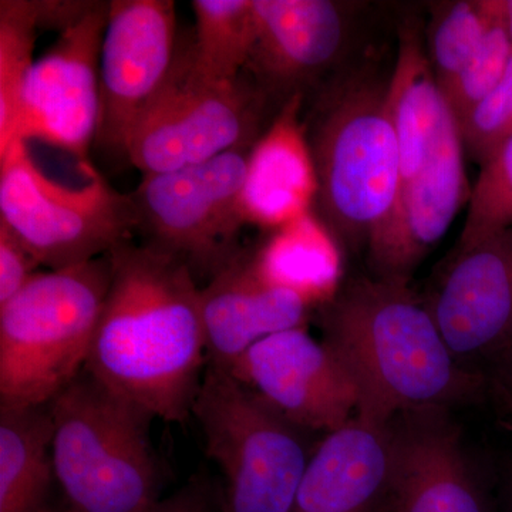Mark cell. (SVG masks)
<instances>
[{"instance_id": "cell-16", "label": "cell", "mask_w": 512, "mask_h": 512, "mask_svg": "<svg viewBox=\"0 0 512 512\" xmlns=\"http://www.w3.org/2000/svg\"><path fill=\"white\" fill-rule=\"evenodd\" d=\"M447 412L416 410L393 420L394 512H493Z\"/></svg>"}, {"instance_id": "cell-26", "label": "cell", "mask_w": 512, "mask_h": 512, "mask_svg": "<svg viewBox=\"0 0 512 512\" xmlns=\"http://www.w3.org/2000/svg\"><path fill=\"white\" fill-rule=\"evenodd\" d=\"M512 225V137L480 165L471 188L457 248H466Z\"/></svg>"}, {"instance_id": "cell-28", "label": "cell", "mask_w": 512, "mask_h": 512, "mask_svg": "<svg viewBox=\"0 0 512 512\" xmlns=\"http://www.w3.org/2000/svg\"><path fill=\"white\" fill-rule=\"evenodd\" d=\"M457 127L464 151L478 165L512 137V60L500 83Z\"/></svg>"}, {"instance_id": "cell-4", "label": "cell", "mask_w": 512, "mask_h": 512, "mask_svg": "<svg viewBox=\"0 0 512 512\" xmlns=\"http://www.w3.org/2000/svg\"><path fill=\"white\" fill-rule=\"evenodd\" d=\"M62 512H150L161 471L150 440L154 419L86 369L49 403Z\"/></svg>"}, {"instance_id": "cell-33", "label": "cell", "mask_w": 512, "mask_h": 512, "mask_svg": "<svg viewBox=\"0 0 512 512\" xmlns=\"http://www.w3.org/2000/svg\"><path fill=\"white\" fill-rule=\"evenodd\" d=\"M503 12L505 26H507L508 35H510L512 42V0H503Z\"/></svg>"}, {"instance_id": "cell-14", "label": "cell", "mask_w": 512, "mask_h": 512, "mask_svg": "<svg viewBox=\"0 0 512 512\" xmlns=\"http://www.w3.org/2000/svg\"><path fill=\"white\" fill-rule=\"evenodd\" d=\"M348 12L332 0H254L255 42L245 72L271 103L305 97L338 64Z\"/></svg>"}, {"instance_id": "cell-19", "label": "cell", "mask_w": 512, "mask_h": 512, "mask_svg": "<svg viewBox=\"0 0 512 512\" xmlns=\"http://www.w3.org/2000/svg\"><path fill=\"white\" fill-rule=\"evenodd\" d=\"M302 106V96L282 104L249 151L242 188L247 224L274 231L315 211L318 174Z\"/></svg>"}, {"instance_id": "cell-23", "label": "cell", "mask_w": 512, "mask_h": 512, "mask_svg": "<svg viewBox=\"0 0 512 512\" xmlns=\"http://www.w3.org/2000/svg\"><path fill=\"white\" fill-rule=\"evenodd\" d=\"M195 37L188 47L195 72L212 82H235L255 42L254 0H194Z\"/></svg>"}, {"instance_id": "cell-29", "label": "cell", "mask_w": 512, "mask_h": 512, "mask_svg": "<svg viewBox=\"0 0 512 512\" xmlns=\"http://www.w3.org/2000/svg\"><path fill=\"white\" fill-rule=\"evenodd\" d=\"M40 262L18 235L0 221V305L12 299L33 275Z\"/></svg>"}, {"instance_id": "cell-21", "label": "cell", "mask_w": 512, "mask_h": 512, "mask_svg": "<svg viewBox=\"0 0 512 512\" xmlns=\"http://www.w3.org/2000/svg\"><path fill=\"white\" fill-rule=\"evenodd\" d=\"M49 404L0 406V512H62Z\"/></svg>"}, {"instance_id": "cell-5", "label": "cell", "mask_w": 512, "mask_h": 512, "mask_svg": "<svg viewBox=\"0 0 512 512\" xmlns=\"http://www.w3.org/2000/svg\"><path fill=\"white\" fill-rule=\"evenodd\" d=\"M111 281L109 254L37 272L0 305V406H43L79 376Z\"/></svg>"}, {"instance_id": "cell-1", "label": "cell", "mask_w": 512, "mask_h": 512, "mask_svg": "<svg viewBox=\"0 0 512 512\" xmlns=\"http://www.w3.org/2000/svg\"><path fill=\"white\" fill-rule=\"evenodd\" d=\"M84 369L154 419L184 423L207 363L201 289L163 249L123 242Z\"/></svg>"}, {"instance_id": "cell-10", "label": "cell", "mask_w": 512, "mask_h": 512, "mask_svg": "<svg viewBox=\"0 0 512 512\" xmlns=\"http://www.w3.org/2000/svg\"><path fill=\"white\" fill-rule=\"evenodd\" d=\"M109 8L110 2L90 3L33 62L13 141H37L87 161L99 130L100 56Z\"/></svg>"}, {"instance_id": "cell-32", "label": "cell", "mask_w": 512, "mask_h": 512, "mask_svg": "<svg viewBox=\"0 0 512 512\" xmlns=\"http://www.w3.org/2000/svg\"><path fill=\"white\" fill-rule=\"evenodd\" d=\"M495 372H512V349L494 362Z\"/></svg>"}, {"instance_id": "cell-3", "label": "cell", "mask_w": 512, "mask_h": 512, "mask_svg": "<svg viewBox=\"0 0 512 512\" xmlns=\"http://www.w3.org/2000/svg\"><path fill=\"white\" fill-rule=\"evenodd\" d=\"M387 82L352 74L326 92L308 130L316 174L315 212L339 244L369 247L389 220L402 180Z\"/></svg>"}, {"instance_id": "cell-17", "label": "cell", "mask_w": 512, "mask_h": 512, "mask_svg": "<svg viewBox=\"0 0 512 512\" xmlns=\"http://www.w3.org/2000/svg\"><path fill=\"white\" fill-rule=\"evenodd\" d=\"M313 305L301 292L271 281L255 252L241 249L201 288L207 366L228 370L259 340L305 328Z\"/></svg>"}, {"instance_id": "cell-18", "label": "cell", "mask_w": 512, "mask_h": 512, "mask_svg": "<svg viewBox=\"0 0 512 512\" xmlns=\"http://www.w3.org/2000/svg\"><path fill=\"white\" fill-rule=\"evenodd\" d=\"M392 423L355 417L312 454L291 512H384L392 505Z\"/></svg>"}, {"instance_id": "cell-30", "label": "cell", "mask_w": 512, "mask_h": 512, "mask_svg": "<svg viewBox=\"0 0 512 512\" xmlns=\"http://www.w3.org/2000/svg\"><path fill=\"white\" fill-rule=\"evenodd\" d=\"M150 512H222L221 493L204 477H197L161 498Z\"/></svg>"}, {"instance_id": "cell-20", "label": "cell", "mask_w": 512, "mask_h": 512, "mask_svg": "<svg viewBox=\"0 0 512 512\" xmlns=\"http://www.w3.org/2000/svg\"><path fill=\"white\" fill-rule=\"evenodd\" d=\"M387 104L399 143L402 185L429 160L450 113L417 20H407L400 26L396 62L387 84Z\"/></svg>"}, {"instance_id": "cell-31", "label": "cell", "mask_w": 512, "mask_h": 512, "mask_svg": "<svg viewBox=\"0 0 512 512\" xmlns=\"http://www.w3.org/2000/svg\"><path fill=\"white\" fill-rule=\"evenodd\" d=\"M493 383L495 394H498L503 406V426L512 431V372H495Z\"/></svg>"}, {"instance_id": "cell-15", "label": "cell", "mask_w": 512, "mask_h": 512, "mask_svg": "<svg viewBox=\"0 0 512 512\" xmlns=\"http://www.w3.org/2000/svg\"><path fill=\"white\" fill-rule=\"evenodd\" d=\"M456 119L448 113L429 160L400 185L389 220L367 247L376 278L409 282L414 269L447 234L471 188Z\"/></svg>"}, {"instance_id": "cell-34", "label": "cell", "mask_w": 512, "mask_h": 512, "mask_svg": "<svg viewBox=\"0 0 512 512\" xmlns=\"http://www.w3.org/2000/svg\"><path fill=\"white\" fill-rule=\"evenodd\" d=\"M507 512H512V471L507 481Z\"/></svg>"}, {"instance_id": "cell-6", "label": "cell", "mask_w": 512, "mask_h": 512, "mask_svg": "<svg viewBox=\"0 0 512 512\" xmlns=\"http://www.w3.org/2000/svg\"><path fill=\"white\" fill-rule=\"evenodd\" d=\"M222 476V512H291L312 454L301 429L229 375L207 366L192 406Z\"/></svg>"}, {"instance_id": "cell-9", "label": "cell", "mask_w": 512, "mask_h": 512, "mask_svg": "<svg viewBox=\"0 0 512 512\" xmlns=\"http://www.w3.org/2000/svg\"><path fill=\"white\" fill-rule=\"evenodd\" d=\"M249 151L239 148L184 170L144 175L130 195L147 244L183 261L197 279L210 281L241 251Z\"/></svg>"}, {"instance_id": "cell-11", "label": "cell", "mask_w": 512, "mask_h": 512, "mask_svg": "<svg viewBox=\"0 0 512 512\" xmlns=\"http://www.w3.org/2000/svg\"><path fill=\"white\" fill-rule=\"evenodd\" d=\"M173 0H113L100 56V123L94 144L127 157L137 121L177 60Z\"/></svg>"}, {"instance_id": "cell-12", "label": "cell", "mask_w": 512, "mask_h": 512, "mask_svg": "<svg viewBox=\"0 0 512 512\" xmlns=\"http://www.w3.org/2000/svg\"><path fill=\"white\" fill-rule=\"evenodd\" d=\"M227 372L301 430L330 434L359 413L355 377L306 328L259 340Z\"/></svg>"}, {"instance_id": "cell-8", "label": "cell", "mask_w": 512, "mask_h": 512, "mask_svg": "<svg viewBox=\"0 0 512 512\" xmlns=\"http://www.w3.org/2000/svg\"><path fill=\"white\" fill-rule=\"evenodd\" d=\"M271 104L251 79L212 82L195 72L188 50L178 53L163 89L131 133L127 158L144 177L251 150L265 131Z\"/></svg>"}, {"instance_id": "cell-24", "label": "cell", "mask_w": 512, "mask_h": 512, "mask_svg": "<svg viewBox=\"0 0 512 512\" xmlns=\"http://www.w3.org/2000/svg\"><path fill=\"white\" fill-rule=\"evenodd\" d=\"M500 12L501 0H458L437 10L426 46L441 92L476 55Z\"/></svg>"}, {"instance_id": "cell-35", "label": "cell", "mask_w": 512, "mask_h": 512, "mask_svg": "<svg viewBox=\"0 0 512 512\" xmlns=\"http://www.w3.org/2000/svg\"><path fill=\"white\" fill-rule=\"evenodd\" d=\"M384 512H394V511H393V507H392V505H390V507H389V508H387V510H386V511H384Z\"/></svg>"}, {"instance_id": "cell-22", "label": "cell", "mask_w": 512, "mask_h": 512, "mask_svg": "<svg viewBox=\"0 0 512 512\" xmlns=\"http://www.w3.org/2000/svg\"><path fill=\"white\" fill-rule=\"evenodd\" d=\"M259 268L275 284L325 303L338 291L339 242L315 211L274 229L255 251Z\"/></svg>"}, {"instance_id": "cell-25", "label": "cell", "mask_w": 512, "mask_h": 512, "mask_svg": "<svg viewBox=\"0 0 512 512\" xmlns=\"http://www.w3.org/2000/svg\"><path fill=\"white\" fill-rule=\"evenodd\" d=\"M39 25V3L2 0L0 3V153L15 140L23 86L32 59Z\"/></svg>"}, {"instance_id": "cell-13", "label": "cell", "mask_w": 512, "mask_h": 512, "mask_svg": "<svg viewBox=\"0 0 512 512\" xmlns=\"http://www.w3.org/2000/svg\"><path fill=\"white\" fill-rule=\"evenodd\" d=\"M454 357L467 369L512 349V225L453 259L424 301Z\"/></svg>"}, {"instance_id": "cell-2", "label": "cell", "mask_w": 512, "mask_h": 512, "mask_svg": "<svg viewBox=\"0 0 512 512\" xmlns=\"http://www.w3.org/2000/svg\"><path fill=\"white\" fill-rule=\"evenodd\" d=\"M323 342L359 387L357 417L392 423L403 413L474 403L490 380L451 353L409 282L352 279L322 305Z\"/></svg>"}, {"instance_id": "cell-7", "label": "cell", "mask_w": 512, "mask_h": 512, "mask_svg": "<svg viewBox=\"0 0 512 512\" xmlns=\"http://www.w3.org/2000/svg\"><path fill=\"white\" fill-rule=\"evenodd\" d=\"M0 221L50 271L107 255L137 229L130 195L114 190L92 164L82 180L67 183L40 167L22 140L0 153Z\"/></svg>"}, {"instance_id": "cell-27", "label": "cell", "mask_w": 512, "mask_h": 512, "mask_svg": "<svg viewBox=\"0 0 512 512\" xmlns=\"http://www.w3.org/2000/svg\"><path fill=\"white\" fill-rule=\"evenodd\" d=\"M511 60L512 42L505 26L501 0L500 16L485 36L483 45L457 79L441 92L456 123H460L500 83Z\"/></svg>"}]
</instances>
